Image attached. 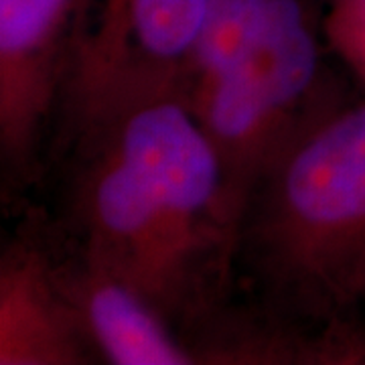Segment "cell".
Wrapping results in <instances>:
<instances>
[{
	"instance_id": "6da1fadb",
	"label": "cell",
	"mask_w": 365,
	"mask_h": 365,
	"mask_svg": "<svg viewBox=\"0 0 365 365\" xmlns=\"http://www.w3.org/2000/svg\"><path fill=\"white\" fill-rule=\"evenodd\" d=\"M47 167L61 175L47 213L57 232L148 300L187 347L234 300L242 211L181 91L71 122Z\"/></svg>"
},
{
	"instance_id": "7a4b0ae2",
	"label": "cell",
	"mask_w": 365,
	"mask_h": 365,
	"mask_svg": "<svg viewBox=\"0 0 365 365\" xmlns=\"http://www.w3.org/2000/svg\"><path fill=\"white\" fill-rule=\"evenodd\" d=\"M235 299L311 333L364 319L365 98L314 122L252 187Z\"/></svg>"
},
{
	"instance_id": "3957f363",
	"label": "cell",
	"mask_w": 365,
	"mask_h": 365,
	"mask_svg": "<svg viewBox=\"0 0 365 365\" xmlns=\"http://www.w3.org/2000/svg\"><path fill=\"white\" fill-rule=\"evenodd\" d=\"M222 158L244 211L266 169L347 98L327 59L317 0H272L254 49L222 78L185 98Z\"/></svg>"
},
{
	"instance_id": "277c9868",
	"label": "cell",
	"mask_w": 365,
	"mask_h": 365,
	"mask_svg": "<svg viewBox=\"0 0 365 365\" xmlns=\"http://www.w3.org/2000/svg\"><path fill=\"white\" fill-rule=\"evenodd\" d=\"M90 0H0V163L4 195L39 181Z\"/></svg>"
},
{
	"instance_id": "5b68a950",
	"label": "cell",
	"mask_w": 365,
	"mask_h": 365,
	"mask_svg": "<svg viewBox=\"0 0 365 365\" xmlns=\"http://www.w3.org/2000/svg\"><path fill=\"white\" fill-rule=\"evenodd\" d=\"M207 0H104L79 43L55 134L104 108L181 91Z\"/></svg>"
},
{
	"instance_id": "8992f818",
	"label": "cell",
	"mask_w": 365,
	"mask_h": 365,
	"mask_svg": "<svg viewBox=\"0 0 365 365\" xmlns=\"http://www.w3.org/2000/svg\"><path fill=\"white\" fill-rule=\"evenodd\" d=\"M98 364L104 359L33 209L0 254V365Z\"/></svg>"
},
{
	"instance_id": "52a82bcc",
	"label": "cell",
	"mask_w": 365,
	"mask_h": 365,
	"mask_svg": "<svg viewBox=\"0 0 365 365\" xmlns=\"http://www.w3.org/2000/svg\"><path fill=\"white\" fill-rule=\"evenodd\" d=\"M39 215L57 270L104 364L195 365L185 341L148 300L71 246L47 213Z\"/></svg>"
},
{
	"instance_id": "ba28073f",
	"label": "cell",
	"mask_w": 365,
	"mask_h": 365,
	"mask_svg": "<svg viewBox=\"0 0 365 365\" xmlns=\"http://www.w3.org/2000/svg\"><path fill=\"white\" fill-rule=\"evenodd\" d=\"M272 0H207L189 59L182 96L205 88L234 69L260 39Z\"/></svg>"
},
{
	"instance_id": "9c48e42d",
	"label": "cell",
	"mask_w": 365,
	"mask_h": 365,
	"mask_svg": "<svg viewBox=\"0 0 365 365\" xmlns=\"http://www.w3.org/2000/svg\"><path fill=\"white\" fill-rule=\"evenodd\" d=\"M327 35L339 43L353 67L365 78V0H335Z\"/></svg>"
},
{
	"instance_id": "30bf717a",
	"label": "cell",
	"mask_w": 365,
	"mask_h": 365,
	"mask_svg": "<svg viewBox=\"0 0 365 365\" xmlns=\"http://www.w3.org/2000/svg\"><path fill=\"white\" fill-rule=\"evenodd\" d=\"M364 317H365V302H364Z\"/></svg>"
}]
</instances>
